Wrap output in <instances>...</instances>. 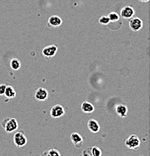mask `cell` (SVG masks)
<instances>
[{
    "instance_id": "12",
    "label": "cell",
    "mask_w": 150,
    "mask_h": 156,
    "mask_svg": "<svg viewBox=\"0 0 150 156\" xmlns=\"http://www.w3.org/2000/svg\"><path fill=\"white\" fill-rule=\"evenodd\" d=\"M115 111H116V113L122 118H125V117L127 116L128 115V107L125 106V105H122V104H120L115 108Z\"/></svg>"
},
{
    "instance_id": "6",
    "label": "cell",
    "mask_w": 150,
    "mask_h": 156,
    "mask_svg": "<svg viewBox=\"0 0 150 156\" xmlns=\"http://www.w3.org/2000/svg\"><path fill=\"white\" fill-rule=\"evenodd\" d=\"M51 116L54 119H58L65 114V110L63 106L57 105L51 109Z\"/></svg>"
},
{
    "instance_id": "19",
    "label": "cell",
    "mask_w": 150,
    "mask_h": 156,
    "mask_svg": "<svg viewBox=\"0 0 150 156\" xmlns=\"http://www.w3.org/2000/svg\"><path fill=\"white\" fill-rule=\"evenodd\" d=\"M43 155H47L49 156H59L60 155V153L57 149H50L48 152H45Z\"/></svg>"
},
{
    "instance_id": "11",
    "label": "cell",
    "mask_w": 150,
    "mask_h": 156,
    "mask_svg": "<svg viewBox=\"0 0 150 156\" xmlns=\"http://www.w3.org/2000/svg\"><path fill=\"white\" fill-rule=\"evenodd\" d=\"M88 128L92 133H97L100 131V125L95 119H90L88 122Z\"/></svg>"
},
{
    "instance_id": "16",
    "label": "cell",
    "mask_w": 150,
    "mask_h": 156,
    "mask_svg": "<svg viewBox=\"0 0 150 156\" xmlns=\"http://www.w3.org/2000/svg\"><path fill=\"white\" fill-rule=\"evenodd\" d=\"M109 19H110V22H116V21L119 20V15L117 14L116 12H111L108 15Z\"/></svg>"
},
{
    "instance_id": "1",
    "label": "cell",
    "mask_w": 150,
    "mask_h": 156,
    "mask_svg": "<svg viewBox=\"0 0 150 156\" xmlns=\"http://www.w3.org/2000/svg\"><path fill=\"white\" fill-rule=\"evenodd\" d=\"M2 126L4 128L6 132L10 134L18 128V122L17 120L14 118H6L2 122Z\"/></svg>"
},
{
    "instance_id": "4",
    "label": "cell",
    "mask_w": 150,
    "mask_h": 156,
    "mask_svg": "<svg viewBox=\"0 0 150 156\" xmlns=\"http://www.w3.org/2000/svg\"><path fill=\"white\" fill-rule=\"evenodd\" d=\"M14 143L17 147H23L27 144V139L22 131L16 132L14 135Z\"/></svg>"
},
{
    "instance_id": "2",
    "label": "cell",
    "mask_w": 150,
    "mask_h": 156,
    "mask_svg": "<svg viewBox=\"0 0 150 156\" xmlns=\"http://www.w3.org/2000/svg\"><path fill=\"white\" fill-rule=\"evenodd\" d=\"M125 146L128 149H132V150H136L140 146V138L135 134H132L125 140Z\"/></svg>"
},
{
    "instance_id": "10",
    "label": "cell",
    "mask_w": 150,
    "mask_h": 156,
    "mask_svg": "<svg viewBox=\"0 0 150 156\" xmlns=\"http://www.w3.org/2000/svg\"><path fill=\"white\" fill-rule=\"evenodd\" d=\"M48 98V92L45 88H39L35 93V98L37 101H45Z\"/></svg>"
},
{
    "instance_id": "8",
    "label": "cell",
    "mask_w": 150,
    "mask_h": 156,
    "mask_svg": "<svg viewBox=\"0 0 150 156\" xmlns=\"http://www.w3.org/2000/svg\"><path fill=\"white\" fill-rule=\"evenodd\" d=\"M63 20L60 18L59 16L53 15L49 17L48 21V26L51 28H57L61 26Z\"/></svg>"
},
{
    "instance_id": "5",
    "label": "cell",
    "mask_w": 150,
    "mask_h": 156,
    "mask_svg": "<svg viewBox=\"0 0 150 156\" xmlns=\"http://www.w3.org/2000/svg\"><path fill=\"white\" fill-rule=\"evenodd\" d=\"M143 20L139 17H132L130 20L129 27L130 29L133 32H138L143 28Z\"/></svg>"
},
{
    "instance_id": "17",
    "label": "cell",
    "mask_w": 150,
    "mask_h": 156,
    "mask_svg": "<svg viewBox=\"0 0 150 156\" xmlns=\"http://www.w3.org/2000/svg\"><path fill=\"white\" fill-rule=\"evenodd\" d=\"M102 153L101 149L97 146H93L91 147V155L92 156H100Z\"/></svg>"
},
{
    "instance_id": "21",
    "label": "cell",
    "mask_w": 150,
    "mask_h": 156,
    "mask_svg": "<svg viewBox=\"0 0 150 156\" xmlns=\"http://www.w3.org/2000/svg\"><path fill=\"white\" fill-rule=\"evenodd\" d=\"M6 88V84H1V85H0V95H4Z\"/></svg>"
},
{
    "instance_id": "18",
    "label": "cell",
    "mask_w": 150,
    "mask_h": 156,
    "mask_svg": "<svg viewBox=\"0 0 150 156\" xmlns=\"http://www.w3.org/2000/svg\"><path fill=\"white\" fill-rule=\"evenodd\" d=\"M99 23L101 25H108L110 23L108 16H103L99 19Z\"/></svg>"
},
{
    "instance_id": "9",
    "label": "cell",
    "mask_w": 150,
    "mask_h": 156,
    "mask_svg": "<svg viewBox=\"0 0 150 156\" xmlns=\"http://www.w3.org/2000/svg\"><path fill=\"white\" fill-rule=\"evenodd\" d=\"M70 138H71V140L72 142H73V144H74V146H76L77 149H80L81 146H82L84 140H83V137L80 135V134H78V133L76 132H74L71 134Z\"/></svg>"
},
{
    "instance_id": "22",
    "label": "cell",
    "mask_w": 150,
    "mask_h": 156,
    "mask_svg": "<svg viewBox=\"0 0 150 156\" xmlns=\"http://www.w3.org/2000/svg\"><path fill=\"white\" fill-rule=\"evenodd\" d=\"M140 1L142 2H149V0H140Z\"/></svg>"
},
{
    "instance_id": "7",
    "label": "cell",
    "mask_w": 150,
    "mask_h": 156,
    "mask_svg": "<svg viewBox=\"0 0 150 156\" xmlns=\"http://www.w3.org/2000/svg\"><path fill=\"white\" fill-rule=\"evenodd\" d=\"M134 9L131 6H125L121 10V17L124 19H130L134 15Z\"/></svg>"
},
{
    "instance_id": "15",
    "label": "cell",
    "mask_w": 150,
    "mask_h": 156,
    "mask_svg": "<svg viewBox=\"0 0 150 156\" xmlns=\"http://www.w3.org/2000/svg\"><path fill=\"white\" fill-rule=\"evenodd\" d=\"M10 66H11V68H12L13 70L17 71V70H19L21 68V63L17 58H13L10 62Z\"/></svg>"
},
{
    "instance_id": "14",
    "label": "cell",
    "mask_w": 150,
    "mask_h": 156,
    "mask_svg": "<svg viewBox=\"0 0 150 156\" xmlns=\"http://www.w3.org/2000/svg\"><path fill=\"white\" fill-rule=\"evenodd\" d=\"M4 95L7 98L11 99L16 96V92L12 87H11V86H6Z\"/></svg>"
},
{
    "instance_id": "13",
    "label": "cell",
    "mask_w": 150,
    "mask_h": 156,
    "mask_svg": "<svg viewBox=\"0 0 150 156\" xmlns=\"http://www.w3.org/2000/svg\"><path fill=\"white\" fill-rule=\"evenodd\" d=\"M81 111L84 113H91L94 111V107L88 101H84L81 104Z\"/></svg>"
},
{
    "instance_id": "20",
    "label": "cell",
    "mask_w": 150,
    "mask_h": 156,
    "mask_svg": "<svg viewBox=\"0 0 150 156\" xmlns=\"http://www.w3.org/2000/svg\"><path fill=\"white\" fill-rule=\"evenodd\" d=\"M82 155L84 156H92L91 155V148H87V149H84L82 152Z\"/></svg>"
},
{
    "instance_id": "3",
    "label": "cell",
    "mask_w": 150,
    "mask_h": 156,
    "mask_svg": "<svg viewBox=\"0 0 150 156\" xmlns=\"http://www.w3.org/2000/svg\"><path fill=\"white\" fill-rule=\"evenodd\" d=\"M58 50V46H56V45H50V46L44 48L42 53L44 57L47 58V59H50V58H53L56 55Z\"/></svg>"
}]
</instances>
